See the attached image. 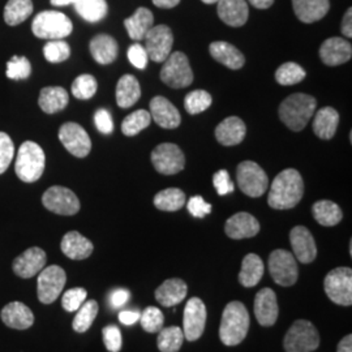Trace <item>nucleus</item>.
<instances>
[{"label":"nucleus","instance_id":"nucleus-38","mask_svg":"<svg viewBox=\"0 0 352 352\" xmlns=\"http://www.w3.org/2000/svg\"><path fill=\"white\" fill-rule=\"evenodd\" d=\"M33 13L32 0H8L4 8V21L7 25L16 26L24 23Z\"/></svg>","mask_w":352,"mask_h":352},{"label":"nucleus","instance_id":"nucleus-21","mask_svg":"<svg viewBox=\"0 0 352 352\" xmlns=\"http://www.w3.org/2000/svg\"><path fill=\"white\" fill-rule=\"evenodd\" d=\"M225 231L231 239H248L260 232V223L252 214L241 212L227 219Z\"/></svg>","mask_w":352,"mask_h":352},{"label":"nucleus","instance_id":"nucleus-11","mask_svg":"<svg viewBox=\"0 0 352 352\" xmlns=\"http://www.w3.org/2000/svg\"><path fill=\"white\" fill-rule=\"evenodd\" d=\"M269 272L279 286H294L298 280V264L295 256L286 250L272 252L269 257Z\"/></svg>","mask_w":352,"mask_h":352},{"label":"nucleus","instance_id":"nucleus-13","mask_svg":"<svg viewBox=\"0 0 352 352\" xmlns=\"http://www.w3.org/2000/svg\"><path fill=\"white\" fill-rule=\"evenodd\" d=\"M145 50L148 58L155 63H164L171 54L174 45L173 32L167 25L153 26L145 36Z\"/></svg>","mask_w":352,"mask_h":352},{"label":"nucleus","instance_id":"nucleus-31","mask_svg":"<svg viewBox=\"0 0 352 352\" xmlns=\"http://www.w3.org/2000/svg\"><path fill=\"white\" fill-rule=\"evenodd\" d=\"M128 36L133 41H141L154 26V16L151 10L140 7L131 17L124 20Z\"/></svg>","mask_w":352,"mask_h":352},{"label":"nucleus","instance_id":"nucleus-22","mask_svg":"<svg viewBox=\"0 0 352 352\" xmlns=\"http://www.w3.org/2000/svg\"><path fill=\"white\" fill-rule=\"evenodd\" d=\"M151 120L166 129H174L180 126L182 116L175 106L164 97H154L151 101Z\"/></svg>","mask_w":352,"mask_h":352},{"label":"nucleus","instance_id":"nucleus-61","mask_svg":"<svg viewBox=\"0 0 352 352\" xmlns=\"http://www.w3.org/2000/svg\"><path fill=\"white\" fill-rule=\"evenodd\" d=\"M248 1L257 10H267L274 3V0H248Z\"/></svg>","mask_w":352,"mask_h":352},{"label":"nucleus","instance_id":"nucleus-3","mask_svg":"<svg viewBox=\"0 0 352 352\" xmlns=\"http://www.w3.org/2000/svg\"><path fill=\"white\" fill-rule=\"evenodd\" d=\"M315 97L304 93L289 96L279 106V118L294 132H300L316 111Z\"/></svg>","mask_w":352,"mask_h":352},{"label":"nucleus","instance_id":"nucleus-16","mask_svg":"<svg viewBox=\"0 0 352 352\" xmlns=\"http://www.w3.org/2000/svg\"><path fill=\"white\" fill-rule=\"evenodd\" d=\"M206 307L201 299L192 298L188 300L183 317V333L186 340L195 342L201 337L206 325Z\"/></svg>","mask_w":352,"mask_h":352},{"label":"nucleus","instance_id":"nucleus-32","mask_svg":"<svg viewBox=\"0 0 352 352\" xmlns=\"http://www.w3.org/2000/svg\"><path fill=\"white\" fill-rule=\"evenodd\" d=\"M340 124V113L333 107H322L316 113L314 120V132L316 136L322 140L334 138Z\"/></svg>","mask_w":352,"mask_h":352},{"label":"nucleus","instance_id":"nucleus-24","mask_svg":"<svg viewBox=\"0 0 352 352\" xmlns=\"http://www.w3.org/2000/svg\"><path fill=\"white\" fill-rule=\"evenodd\" d=\"M218 16L228 26H243L250 16V8L245 0H219Z\"/></svg>","mask_w":352,"mask_h":352},{"label":"nucleus","instance_id":"nucleus-54","mask_svg":"<svg viewBox=\"0 0 352 352\" xmlns=\"http://www.w3.org/2000/svg\"><path fill=\"white\" fill-rule=\"evenodd\" d=\"M187 208L189 213L196 218H204L208 214L212 213V205L205 201L201 196L190 197V200L187 204Z\"/></svg>","mask_w":352,"mask_h":352},{"label":"nucleus","instance_id":"nucleus-59","mask_svg":"<svg viewBox=\"0 0 352 352\" xmlns=\"http://www.w3.org/2000/svg\"><path fill=\"white\" fill-rule=\"evenodd\" d=\"M337 352H352V336L349 334L343 340H340L338 344Z\"/></svg>","mask_w":352,"mask_h":352},{"label":"nucleus","instance_id":"nucleus-42","mask_svg":"<svg viewBox=\"0 0 352 352\" xmlns=\"http://www.w3.org/2000/svg\"><path fill=\"white\" fill-rule=\"evenodd\" d=\"M151 116L146 110H138L135 113H129L122 123V132L128 136H136L145 128L151 126Z\"/></svg>","mask_w":352,"mask_h":352},{"label":"nucleus","instance_id":"nucleus-56","mask_svg":"<svg viewBox=\"0 0 352 352\" xmlns=\"http://www.w3.org/2000/svg\"><path fill=\"white\" fill-rule=\"evenodd\" d=\"M128 299H129V292L126 289H116L110 296V302L113 308H119V307L124 305Z\"/></svg>","mask_w":352,"mask_h":352},{"label":"nucleus","instance_id":"nucleus-55","mask_svg":"<svg viewBox=\"0 0 352 352\" xmlns=\"http://www.w3.org/2000/svg\"><path fill=\"white\" fill-rule=\"evenodd\" d=\"M94 123L98 128V131L104 135H110L113 131V122L111 118V113L107 110L101 109L94 115Z\"/></svg>","mask_w":352,"mask_h":352},{"label":"nucleus","instance_id":"nucleus-39","mask_svg":"<svg viewBox=\"0 0 352 352\" xmlns=\"http://www.w3.org/2000/svg\"><path fill=\"white\" fill-rule=\"evenodd\" d=\"M76 12L88 23H98L106 17L109 7L106 0H78L75 4Z\"/></svg>","mask_w":352,"mask_h":352},{"label":"nucleus","instance_id":"nucleus-33","mask_svg":"<svg viewBox=\"0 0 352 352\" xmlns=\"http://www.w3.org/2000/svg\"><path fill=\"white\" fill-rule=\"evenodd\" d=\"M68 102L69 97L65 89L60 87H47L41 90L38 104L43 113H55L64 110Z\"/></svg>","mask_w":352,"mask_h":352},{"label":"nucleus","instance_id":"nucleus-29","mask_svg":"<svg viewBox=\"0 0 352 352\" xmlns=\"http://www.w3.org/2000/svg\"><path fill=\"white\" fill-rule=\"evenodd\" d=\"M209 52L218 63L226 65L230 69H239L245 64V58L234 45L217 41L209 46Z\"/></svg>","mask_w":352,"mask_h":352},{"label":"nucleus","instance_id":"nucleus-43","mask_svg":"<svg viewBox=\"0 0 352 352\" xmlns=\"http://www.w3.org/2000/svg\"><path fill=\"white\" fill-rule=\"evenodd\" d=\"M305 71L302 65L298 63H289L282 64L276 72V80L278 84L289 87V85H295L302 82V80L305 78Z\"/></svg>","mask_w":352,"mask_h":352},{"label":"nucleus","instance_id":"nucleus-49","mask_svg":"<svg viewBox=\"0 0 352 352\" xmlns=\"http://www.w3.org/2000/svg\"><path fill=\"white\" fill-rule=\"evenodd\" d=\"M87 296H88V292L85 289L76 287V289H68L63 295L62 307L67 312H76L85 302Z\"/></svg>","mask_w":352,"mask_h":352},{"label":"nucleus","instance_id":"nucleus-36","mask_svg":"<svg viewBox=\"0 0 352 352\" xmlns=\"http://www.w3.org/2000/svg\"><path fill=\"white\" fill-rule=\"evenodd\" d=\"M312 212H314L316 221L321 226H336L343 218V213H342L340 206L336 202L329 201V200L316 202L315 205L312 206Z\"/></svg>","mask_w":352,"mask_h":352},{"label":"nucleus","instance_id":"nucleus-58","mask_svg":"<svg viewBox=\"0 0 352 352\" xmlns=\"http://www.w3.org/2000/svg\"><path fill=\"white\" fill-rule=\"evenodd\" d=\"M351 20L352 10L349 8L347 12L344 13V17H343V21H342V33H343V36H346L347 38L352 37Z\"/></svg>","mask_w":352,"mask_h":352},{"label":"nucleus","instance_id":"nucleus-53","mask_svg":"<svg viewBox=\"0 0 352 352\" xmlns=\"http://www.w3.org/2000/svg\"><path fill=\"white\" fill-rule=\"evenodd\" d=\"M126 55H128L129 62L133 64L136 68H139V69H144L146 67V64H148V60H149L145 47L141 46L140 43L132 45L129 47Z\"/></svg>","mask_w":352,"mask_h":352},{"label":"nucleus","instance_id":"nucleus-28","mask_svg":"<svg viewBox=\"0 0 352 352\" xmlns=\"http://www.w3.org/2000/svg\"><path fill=\"white\" fill-rule=\"evenodd\" d=\"M60 248L71 260H85L93 253V243L77 231L67 232L62 239Z\"/></svg>","mask_w":352,"mask_h":352},{"label":"nucleus","instance_id":"nucleus-5","mask_svg":"<svg viewBox=\"0 0 352 352\" xmlns=\"http://www.w3.org/2000/svg\"><path fill=\"white\" fill-rule=\"evenodd\" d=\"M74 30L72 21L62 12L43 11L38 13L32 24V32L41 39H63Z\"/></svg>","mask_w":352,"mask_h":352},{"label":"nucleus","instance_id":"nucleus-62","mask_svg":"<svg viewBox=\"0 0 352 352\" xmlns=\"http://www.w3.org/2000/svg\"><path fill=\"white\" fill-rule=\"evenodd\" d=\"M77 1L78 0H51V4L56 6V7H65L69 4H76Z\"/></svg>","mask_w":352,"mask_h":352},{"label":"nucleus","instance_id":"nucleus-48","mask_svg":"<svg viewBox=\"0 0 352 352\" xmlns=\"http://www.w3.org/2000/svg\"><path fill=\"white\" fill-rule=\"evenodd\" d=\"M6 75L12 80H24L32 75V65L25 56H13L7 63Z\"/></svg>","mask_w":352,"mask_h":352},{"label":"nucleus","instance_id":"nucleus-4","mask_svg":"<svg viewBox=\"0 0 352 352\" xmlns=\"http://www.w3.org/2000/svg\"><path fill=\"white\" fill-rule=\"evenodd\" d=\"M46 157L43 149L34 141H25L17 151L14 164L16 175L24 183H34L45 171Z\"/></svg>","mask_w":352,"mask_h":352},{"label":"nucleus","instance_id":"nucleus-8","mask_svg":"<svg viewBox=\"0 0 352 352\" xmlns=\"http://www.w3.org/2000/svg\"><path fill=\"white\" fill-rule=\"evenodd\" d=\"M236 180L240 190L250 197H261L269 187L266 173L253 161H244L238 166Z\"/></svg>","mask_w":352,"mask_h":352},{"label":"nucleus","instance_id":"nucleus-57","mask_svg":"<svg viewBox=\"0 0 352 352\" xmlns=\"http://www.w3.org/2000/svg\"><path fill=\"white\" fill-rule=\"evenodd\" d=\"M140 320L139 312L135 311H123L119 314V321L124 325H133Z\"/></svg>","mask_w":352,"mask_h":352},{"label":"nucleus","instance_id":"nucleus-7","mask_svg":"<svg viewBox=\"0 0 352 352\" xmlns=\"http://www.w3.org/2000/svg\"><path fill=\"white\" fill-rule=\"evenodd\" d=\"M161 69V80L170 88H187L193 82V72L184 52L175 51L168 55Z\"/></svg>","mask_w":352,"mask_h":352},{"label":"nucleus","instance_id":"nucleus-12","mask_svg":"<svg viewBox=\"0 0 352 352\" xmlns=\"http://www.w3.org/2000/svg\"><path fill=\"white\" fill-rule=\"evenodd\" d=\"M154 168L164 175H175L186 166V157L175 144L164 142L151 151Z\"/></svg>","mask_w":352,"mask_h":352},{"label":"nucleus","instance_id":"nucleus-23","mask_svg":"<svg viewBox=\"0 0 352 352\" xmlns=\"http://www.w3.org/2000/svg\"><path fill=\"white\" fill-rule=\"evenodd\" d=\"M1 321L11 329L26 330L34 324V315L24 302H12L1 309Z\"/></svg>","mask_w":352,"mask_h":352},{"label":"nucleus","instance_id":"nucleus-37","mask_svg":"<svg viewBox=\"0 0 352 352\" xmlns=\"http://www.w3.org/2000/svg\"><path fill=\"white\" fill-rule=\"evenodd\" d=\"M186 193L179 188H167L158 192L154 197V205L162 212H176L186 205Z\"/></svg>","mask_w":352,"mask_h":352},{"label":"nucleus","instance_id":"nucleus-2","mask_svg":"<svg viewBox=\"0 0 352 352\" xmlns=\"http://www.w3.org/2000/svg\"><path fill=\"white\" fill-rule=\"evenodd\" d=\"M251 325V317L245 305L240 302H228L223 311L219 338L226 346H238L245 340Z\"/></svg>","mask_w":352,"mask_h":352},{"label":"nucleus","instance_id":"nucleus-40","mask_svg":"<svg viewBox=\"0 0 352 352\" xmlns=\"http://www.w3.org/2000/svg\"><path fill=\"white\" fill-rule=\"evenodd\" d=\"M184 333L180 327H162L157 340V346L161 352H177L183 346Z\"/></svg>","mask_w":352,"mask_h":352},{"label":"nucleus","instance_id":"nucleus-19","mask_svg":"<svg viewBox=\"0 0 352 352\" xmlns=\"http://www.w3.org/2000/svg\"><path fill=\"white\" fill-rule=\"evenodd\" d=\"M277 295L272 289H260L254 298V315L260 325L273 327L278 318Z\"/></svg>","mask_w":352,"mask_h":352},{"label":"nucleus","instance_id":"nucleus-27","mask_svg":"<svg viewBox=\"0 0 352 352\" xmlns=\"http://www.w3.org/2000/svg\"><path fill=\"white\" fill-rule=\"evenodd\" d=\"M292 8L296 17L305 24H312L324 19L329 12V0H292Z\"/></svg>","mask_w":352,"mask_h":352},{"label":"nucleus","instance_id":"nucleus-10","mask_svg":"<svg viewBox=\"0 0 352 352\" xmlns=\"http://www.w3.org/2000/svg\"><path fill=\"white\" fill-rule=\"evenodd\" d=\"M67 282V274L60 266L51 265L49 267H43L38 276V299L43 304H51L55 302Z\"/></svg>","mask_w":352,"mask_h":352},{"label":"nucleus","instance_id":"nucleus-47","mask_svg":"<svg viewBox=\"0 0 352 352\" xmlns=\"http://www.w3.org/2000/svg\"><path fill=\"white\" fill-rule=\"evenodd\" d=\"M140 322L145 331L157 333L164 327V315L158 308L148 307L142 315H140Z\"/></svg>","mask_w":352,"mask_h":352},{"label":"nucleus","instance_id":"nucleus-25","mask_svg":"<svg viewBox=\"0 0 352 352\" xmlns=\"http://www.w3.org/2000/svg\"><path fill=\"white\" fill-rule=\"evenodd\" d=\"M247 126L238 116H228L215 128V138L225 146H235L245 138Z\"/></svg>","mask_w":352,"mask_h":352},{"label":"nucleus","instance_id":"nucleus-35","mask_svg":"<svg viewBox=\"0 0 352 352\" xmlns=\"http://www.w3.org/2000/svg\"><path fill=\"white\" fill-rule=\"evenodd\" d=\"M264 263L260 256L250 253L243 258L239 273V282L241 286L250 289L260 283L264 276Z\"/></svg>","mask_w":352,"mask_h":352},{"label":"nucleus","instance_id":"nucleus-50","mask_svg":"<svg viewBox=\"0 0 352 352\" xmlns=\"http://www.w3.org/2000/svg\"><path fill=\"white\" fill-rule=\"evenodd\" d=\"M13 155H14V145L12 140L7 133L0 132V175L4 174L10 167Z\"/></svg>","mask_w":352,"mask_h":352},{"label":"nucleus","instance_id":"nucleus-34","mask_svg":"<svg viewBox=\"0 0 352 352\" xmlns=\"http://www.w3.org/2000/svg\"><path fill=\"white\" fill-rule=\"evenodd\" d=\"M141 97V87L139 80L132 75L120 77L116 85V102L122 109L132 107Z\"/></svg>","mask_w":352,"mask_h":352},{"label":"nucleus","instance_id":"nucleus-15","mask_svg":"<svg viewBox=\"0 0 352 352\" xmlns=\"http://www.w3.org/2000/svg\"><path fill=\"white\" fill-rule=\"evenodd\" d=\"M59 140L64 148L77 158L88 157L91 141L87 131L77 123H65L59 129Z\"/></svg>","mask_w":352,"mask_h":352},{"label":"nucleus","instance_id":"nucleus-63","mask_svg":"<svg viewBox=\"0 0 352 352\" xmlns=\"http://www.w3.org/2000/svg\"><path fill=\"white\" fill-rule=\"evenodd\" d=\"M205 4H214V3H218L219 0H201Z\"/></svg>","mask_w":352,"mask_h":352},{"label":"nucleus","instance_id":"nucleus-60","mask_svg":"<svg viewBox=\"0 0 352 352\" xmlns=\"http://www.w3.org/2000/svg\"><path fill=\"white\" fill-rule=\"evenodd\" d=\"M179 3H180V0H153L154 6H157L160 8H166V10L174 8Z\"/></svg>","mask_w":352,"mask_h":352},{"label":"nucleus","instance_id":"nucleus-44","mask_svg":"<svg viewBox=\"0 0 352 352\" xmlns=\"http://www.w3.org/2000/svg\"><path fill=\"white\" fill-rule=\"evenodd\" d=\"M213 98L206 90H195L186 96L184 107L190 115L204 113L212 106Z\"/></svg>","mask_w":352,"mask_h":352},{"label":"nucleus","instance_id":"nucleus-46","mask_svg":"<svg viewBox=\"0 0 352 352\" xmlns=\"http://www.w3.org/2000/svg\"><path fill=\"white\" fill-rule=\"evenodd\" d=\"M97 80L91 75L78 76L72 84V94L77 100H90L97 93Z\"/></svg>","mask_w":352,"mask_h":352},{"label":"nucleus","instance_id":"nucleus-6","mask_svg":"<svg viewBox=\"0 0 352 352\" xmlns=\"http://www.w3.org/2000/svg\"><path fill=\"white\" fill-rule=\"evenodd\" d=\"M320 346V336L312 322L298 320L289 327L283 347L286 352H312Z\"/></svg>","mask_w":352,"mask_h":352},{"label":"nucleus","instance_id":"nucleus-26","mask_svg":"<svg viewBox=\"0 0 352 352\" xmlns=\"http://www.w3.org/2000/svg\"><path fill=\"white\" fill-rule=\"evenodd\" d=\"M188 294V286L183 279L171 278L155 289V299L164 307H175L183 302Z\"/></svg>","mask_w":352,"mask_h":352},{"label":"nucleus","instance_id":"nucleus-52","mask_svg":"<svg viewBox=\"0 0 352 352\" xmlns=\"http://www.w3.org/2000/svg\"><path fill=\"white\" fill-rule=\"evenodd\" d=\"M213 184L219 196H226L228 193H232L235 189L226 170H219L214 174Z\"/></svg>","mask_w":352,"mask_h":352},{"label":"nucleus","instance_id":"nucleus-14","mask_svg":"<svg viewBox=\"0 0 352 352\" xmlns=\"http://www.w3.org/2000/svg\"><path fill=\"white\" fill-rule=\"evenodd\" d=\"M42 204L47 210L59 215H75L80 210V200L74 190L60 186L47 189L42 196Z\"/></svg>","mask_w":352,"mask_h":352},{"label":"nucleus","instance_id":"nucleus-1","mask_svg":"<svg viewBox=\"0 0 352 352\" xmlns=\"http://www.w3.org/2000/svg\"><path fill=\"white\" fill-rule=\"evenodd\" d=\"M302 195L304 182L300 173L295 168H287L280 171L272 183L267 204L273 209L287 210L302 201Z\"/></svg>","mask_w":352,"mask_h":352},{"label":"nucleus","instance_id":"nucleus-18","mask_svg":"<svg viewBox=\"0 0 352 352\" xmlns=\"http://www.w3.org/2000/svg\"><path fill=\"white\" fill-rule=\"evenodd\" d=\"M294 254L302 264H311L317 257V247L311 231L304 226L294 227L289 232Z\"/></svg>","mask_w":352,"mask_h":352},{"label":"nucleus","instance_id":"nucleus-17","mask_svg":"<svg viewBox=\"0 0 352 352\" xmlns=\"http://www.w3.org/2000/svg\"><path fill=\"white\" fill-rule=\"evenodd\" d=\"M46 263V252L39 247H32L14 258L12 264L13 273L17 277L24 279L34 277L39 274V272L45 267Z\"/></svg>","mask_w":352,"mask_h":352},{"label":"nucleus","instance_id":"nucleus-41","mask_svg":"<svg viewBox=\"0 0 352 352\" xmlns=\"http://www.w3.org/2000/svg\"><path fill=\"white\" fill-rule=\"evenodd\" d=\"M98 315V302L96 300H85V302L78 308L76 314L72 327L77 333H85L93 325L96 317Z\"/></svg>","mask_w":352,"mask_h":352},{"label":"nucleus","instance_id":"nucleus-20","mask_svg":"<svg viewBox=\"0 0 352 352\" xmlns=\"http://www.w3.org/2000/svg\"><path fill=\"white\" fill-rule=\"evenodd\" d=\"M351 43L343 38H329L320 47V58L322 63L329 67L347 63L351 59Z\"/></svg>","mask_w":352,"mask_h":352},{"label":"nucleus","instance_id":"nucleus-9","mask_svg":"<svg viewBox=\"0 0 352 352\" xmlns=\"http://www.w3.org/2000/svg\"><path fill=\"white\" fill-rule=\"evenodd\" d=\"M329 299L338 305L350 307L352 304V270L350 267L333 269L324 280Z\"/></svg>","mask_w":352,"mask_h":352},{"label":"nucleus","instance_id":"nucleus-51","mask_svg":"<svg viewBox=\"0 0 352 352\" xmlns=\"http://www.w3.org/2000/svg\"><path fill=\"white\" fill-rule=\"evenodd\" d=\"M103 334V342L106 349L110 352H119L122 349V333L119 330V327L115 325L103 327L102 330Z\"/></svg>","mask_w":352,"mask_h":352},{"label":"nucleus","instance_id":"nucleus-45","mask_svg":"<svg viewBox=\"0 0 352 352\" xmlns=\"http://www.w3.org/2000/svg\"><path fill=\"white\" fill-rule=\"evenodd\" d=\"M43 55L50 63H62L71 55V49L67 42L62 39H54L45 45Z\"/></svg>","mask_w":352,"mask_h":352},{"label":"nucleus","instance_id":"nucleus-30","mask_svg":"<svg viewBox=\"0 0 352 352\" xmlns=\"http://www.w3.org/2000/svg\"><path fill=\"white\" fill-rule=\"evenodd\" d=\"M90 54L97 63L111 64L118 56V43L111 36L98 34L90 41Z\"/></svg>","mask_w":352,"mask_h":352}]
</instances>
